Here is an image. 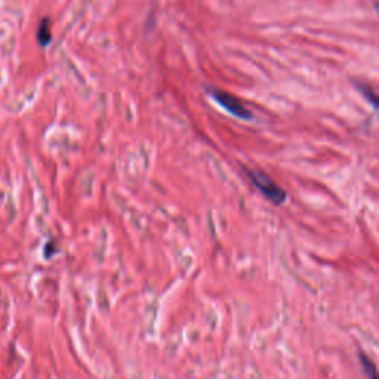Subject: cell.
Wrapping results in <instances>:
<instances>
[{
	"mask_svg": "<svg viewBox=\"0 0 379 379\" xmlns=\"http://www.w3.org/2000/svg\"><path fill=\"white\" fill-rule=\"evenodd\" d=\"M246 175H248V179L253 184V187L271 203L278 204L279 206V204H283L286 199H288L286 191L282 187H279L269 175H265L264 172L257 169H249L246 171Z\"/></svg>",
	"mask_w": 379,
	"mask_h": 379,
	"instance_id": "obj_1",
	"label": "cell"
},
{
	"mask_svg": "<svg viewBox=\"0 0 379 379\" xmlns=\"http://www.w3.org/2000/svg\"><path fill=\"white\" fill-rule=\"evenodd\" d=\"M208 92H209L211 98L233 117L240 119V120H252V117H253L252 111L246 108L239 98H235L231 94H229V92H224L220 89L209 88Z\"/></svg>",
	"mask_w": 379,
	"mask_h": 379,
	"instance_id": "obj_2",
	"label": "cell"
},
{
	"mask_svg": "<svg viewBox=\"0 0 379 379\" xmlns=\"http://www.w3.org/2000/svg\"><path fill=\"white\" fill-rule=\"evenodd\" d=\"M36 37H37V42H39L40 46H42V48L49 46L50 40H52V32H50V21H49V18H43L42 21L39 23Z\"/></svg>",
	"mask_w": 379,
	"mask_h": 379,
	"instance_id": "obj_3",
	"label": "cell"
},
{
	"mask_svg": "<svg viewBox=\"0 0 379 379\" xmlns=\"http://www.w3.org/2000/svg\"><path fill=\"white\" fill-rule=\"evenodd\" d=\"M354 86L362 92V94L365 95V98H366L369 102H371L373 108H378V97H376L375 90H373L371 86L366 85V84H354Z\"/></svg>",
	"mask_w": 379,
	"mask_h": 379,
	"instance_id": "obj_4",
	"label": "cell"
},
{
	"mask_svg": "<svg viewBox=\"0 0 379 379\" xmlns=\"http://www.w3.org/2000/svg\"><path fill=\"white\" fill-rule=\"evenodd\" d=\"M360 363H362V366H363L365 373L375 379V378H376V369H375V365L372 363L371 358L366 357L365 354H360Z\"/></svg>",
	"mask_w": 379,
	"mask_h": 379,
	"instance_id": "obj_5",
	"label": "cell"
},
{
	"mask_svg": "<svg viewBox=\"0 0 379 379\" xmlns=\"http://www.w3.org/2000/svg\"><path fill=\"white\" fill-rule=\"evenodd\" d=\"M52 248H55L54 240H50L45 244V258H50L52 257V253H55V252H52Z\"/></svg>",
	"mask_w": 379,
	"mask_h": 379,
	"instance_id": "obj_6",
	"label": "cell"
}]
</instances>
